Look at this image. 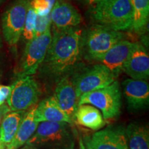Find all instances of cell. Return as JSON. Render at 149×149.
Segmentation results:
<instances>
[{
	"mask_svg": "<svg viewBox=\"0 0 149 149\" xmlns=\"http://www.w3.org/2000/svg\"><path fill=\"white\" fill-rule=\"evenodd\" d=\"M82 32L78 26L61 31L53 30L47 53L37 70L41 79L55 85L61 78L81 68Z\"/></svg>",
	"mask_w": 149,
	"mask_h": 149,
	"instance_id": "1",
	"label": "cell"
},
{
	"mask_svg": "<svg viewBox=\"0 0 149 149\" xmlns=\"http://www.w3.org/2000/svg\"><path fill=\"white\" fill-rule=\"evenodd\" d=\"M90 16L95 24L114 31L132 29L133 12L130 0H99L90 6Z\"/></svg>",
	"mask_w": 149,
	"mask_h": 149,
	"instance_id": "2",
	"label": "cell"
},
{
	"mask_svg": "<svg viewBox=\"0 0 149 149\" xmlns=\"http://www.w3.org/2000/svg\"><path fill=\"white\" fill-rule=\"evenodd\" d=\"M71 124L42 122L26 145L43 149H75V136Z\"/></svg>",
	"mask_w": 149,
	"mask_h": 149,
	"instance_id": "3",
	"label": "cell"
},
{
	"mask_svg": "<svg viewBox=\"0 0 149 149\" xmlns=\"http://www.w3.org/2000/svg\"><path fill=\"white\" fill-rule=\"evenodd\" d=\"M125 35L103 26L95 24L88 28L81 35L83 57L93 61L107 52L120 41L124 40Z\"/></svg>",
	"mask_w": 149,
	"mask_h": 149,
	"instance_id": "4",
	"label": "cell"
},
{
	"mask_svg": "<svg viewBox=\"0 0 149 149\" xmlns=\"http://www.w3.org/2000/svg\"><path fill=\"white\" fill-rule=\"evenodd\" d=\"M81 104H90L97 108L105 120L117 118L122 105L120 84L116 80L104 88L85 93L79 99L78 106Z\"/></svg>",
	"mask_w": 149,
	"mask_h": 149,
	"instance_id": "5",
	"label": "cell"
},
{
	"mask_svg": "<svg viewBox=\"0 0 149 149\" xmlns=\"http://www.w3.org/2000/svg\"><path fill=\"white\" fill-rule=\"evenodd\" d=\"M77 97L104 88L116 81L117 77L104 65L97 64L88 68H80L72 74Z\"/></svg>",
	"mask_w": 149,
	"mask_h": 149,
	"instance_id": "6",
	"label": "cell"
},
{
	"mask_svg": "<svg viewBox=\"0 0 149 149\" xmlns=\"http://www.w3.org/2000/svg\"><path fill=\"white\" fill-rule=\"evenodd\" d=\"M41 93L40 86L32 76L18 77L11 86L10 93L6 100L10 111H27L37 104Z\"/></svg>",
	"mask_w": 149,
	"mask_h": 149,
	"instance_id": "7",
	"label": "cell"
},
{
	"mask_svg": "<svg viewBox=\"0 0 149 149\" xmlns=\"http://www.w3.org/2000/svg\"><path fill=\"white\" fill-rule=\"evenodd\" d=\"M52 39L51 29L26 42L20 59L18 77L32 76L38 70L47 53Z\"/></svg>",
	"mask_w": 149,
	"mask_h": 149,
	"instance_id": "8",
	"label": "cell"
},
{
	"mask_svg": "<svg viewBox=\"0 0 149 149\" xmlns=\"http://www.w3.org/2000/svg\"><path fill=\"white\" fill-rule=\"evenodd\" d=\"M29 0H15L3 13L1 28L4 40L10 46L17 44L23 32Z\"/></svg>",
	"mask_w": 149,
	"mask_h": 149,
	"instance_id": "9",
	"label": "cell"
},
{
	"mask_svg": "<svg viewBox=\"0 0 149 149\" xmlns=\"http://www.w3.org/2000/svg\"><path fill=\"white\" fill-rule=\"evenodd\" d=\"M83 141L92 149H128L125 128L121 126H109Z\"/></svg>",
	"mask_w": 149,
	"mask_h": 149,
	"instance_id": "10",
	"label": "cell"
},
{
	"mask_svg": "<svg viewBox=\"0 0 149 149\" xmlns=\"http://www.w3.org/2000/svg\"><path fill=\"white\" fill-rule=\"evenodd\" d=\"M133 45L134 43L128 40H121L93 61L105 66L118 77L121 72H123V68Z\"/></svg>",
	"mask_w": 149,
	"mask_h": 149,
	"instance_id": "11",
	"label": "cell"
},
{
	"mask_svg": "<svg viewBox=\"0 0 149 149\" xmlns=\"http://www.w3.org/2000/svg\"><path fill=\"white\" fill-rule=\"evenodd\" d=\"M50 15L53 30L61 31L77 27L82 22V17L72 4L64 0H57Z\"/></svg>",
	"mask_w": 149,
	"mask_h": 149,
	"instance_id": "12",
	"label": "cell"
},
{
	"mask_svg": "<svg viewBox=\"0 0 149 149\" xmlns=\"http://www.w3.org/2000/svg\"><path fill=\"white\" fill-rule=\"evenodd\" d=\"M122 86L128 109L137 111L148 108L149 86L146 80L130 78L123 81Z\"/></svg>",
	"mask_w": 149,
	"mask_h": 149,
	"instance_id": "13",
	"label": "cell"
},
{
	"mask_svg": "<svg viewBox=\"0 0 149 149\" xmlns=\"http://www.w3.org/2000/svg\"><path fill=\"white\" fill-rule=\"evenodd\" d=\"M123 72L134 79L146 80L149 77V56L140 43H134Z\"/></svg>",
	"mask_w": 149,
	"mask_h": 149,
	"instance_id": "14",
	"label": "cell"
},
{
	"mask_svg": "<svg viewBox=\"0 0 149 149\" xmlns=\"http://www.w3.org/2000/svg\"><path fill=\"white\" fill-rule=\"evenodd\" d=\"M55 97L66 114L74 122V115L78 107L77 97L72 74L61 78L55 84Z\"/></svg>",
	"mask_w": 149,
	"mask_h": 149,
	"instance_id": "15",
	"label": "cell"
},
{
	"mask_svg": "<svg viewBox=\"0 0 149 149\" xmlns=\"http://www.w3.org/2000/svg\"><path fill=\"white\" fill-rule=\"evenodd\" d=\"M37 104L25 112L14 138L6 149H19L34 134L40 124L36 115Z\"/></svg>",
	"mask_w": 149,
	"mask_h": 149,
	"instance_id": "16",
	"label": "cell"
},
{
	"mask_svg": "<svg viewBox=\"0 0 149 149\" xmlns=\"http://www.w3.org/2000/svg\"><path fill=\"white\" fill-rule=\"evenodd\" d=\"M36 115L39 122H66L73 124V121L66 114L57 103L55 96L44 99L37 104Z\"/></svg>",
	"mask_w": 149,
	"mask_h": 149,
	"instance_id": "17",
	"label": "cell"
},
{
	"mask_svg": "<svg viewBox=\"0 0 149 149\" xmlns=\"http://www.w3.org/2000/svg\"><path fill=\"white\" fill-rule=\"evenodd\" d=\"M73 120L79 125L93 130H99L106 125V120L100 110L90 104L78 106Z\"/></svg>",
	"mask_w": 149,
	"mask_h": 149,
	"instance_id": "18",
	"label": "cell"
},
{
	"mask_svg": "<svg viewBox=\"0 0 149 149\" xmlns=\"http://www.w3.org/2000/svg\"><path fill=\"white\" fill-rule=\"evenodd\" d=\"M125 132L128 149H149L148 126L139 123H130Z\"/></svg>",
	"mask_w": 149,
	"mask_h": 149,
	"instance_id": "19",
	"label": "cell"
},
{
	"mask_svg": "<svg viewBox=\"0 0 149 149\" xmlns=\"http://www.w3.org/2000/svg\"><path fill=\"white\" fill-rule=\"evenodd\" d=\"M25 112L8 113L0 124V140L6 147L12 141L17 131Z\"/></svg>",
	"mask_w": 149,
	"mask_h": 149,
	"instance_id": "20",
	"label": "cell"
},
{
	"mask_svg": "<svg viewBox=\"0 0 149 149\" xmlns=\"http://www.w3.org/2000/svg\"><path fill=\"white\" fill-rule=\"evenodd\" d=\"M133 12L132 29L137 34H142L148 25L149 0H130Z\"/></svg>",
	"mask_w": 149,
	"mask_h": 149,
	"instance_id": "21",
	"label": "cell"
},
{
	"mask_svg": "<svg viewBox=\"0 0 149 149\" xmlns=\"http://www.w3.org/2000/svg\"><path fill=\"white\" fill-rule=\"evenodd\" d=\"M36 18L37 14L35 13L34 10L29 6L27 10L26 16L23 32H22V35L23 39L25 41H26V42L32 40L33 37H35Z\"/></svg>",
	"mask_w": 149,
	"mask_h": 149,
	"instance_id": "22",
	"label": "cell"
},
{
	"mask_svg": "<svg viewBox=\"0 0 149 149\" xmlns=\"http://www.w3.org/2000/svg\"><path fill=\"white\" fill-rule=\"evenodd\" d=\"M51 19L50 13L46 15H37L35 22V37L45 33L48 30L51 29Z\"/></svg>",
	"mask_w": 149,
	"mask_h": 149,
	"instance_id": "23",
	"label": "cell"
},
{
	"mask_svg": "<svg viewBox=\"0 0 149 149\" xmlns=\"http://www.w3.org/2000/svg\"><path fill=\"white\" fill-rule=\"evenodd\" d=\"M11 91V86L0 85V107L5 103Z\"/></svg>",
	"mask_w": 149,
	"mask_h": 149,
	"instance_id": "24",
	"label": "cell"
},
{
	"mask_svg": "<svg viewBox=\"0 0 149 149\" xmlns=\"http://www.w3.org/2000/svg\"><path fill=\"white\" fill-rule=\"evenodd\" d=\"M9 112H10V109H9L7 104H3L0 107V124H1V121H2L5 115Z\"/></svg>",
	"mask_w": 149,
	"mask_h": 149,
	"instance_id": "25",
	"label": "cell"
},
{
	"mask_svg": "<svg viewBox=\"0 0 149 149\" xmlns=\"http://www.w3.org/2000/svg\"><path fill=\"white\" fill-rule=\"evenodd\" d=\"M76 1L81 4L86 6H91L97 1H98L99 0H76Z\"/></svg>",
	"mask_w": 149,
	"mask_h": 149,
	"instance_id": "26",
	"label": "cell"
},
{
	"mask_svg": "<svg viewBox=\"0 0 149 149\" xmlns=\"http://www.w3.org/2000/svg\"><path fill=\"white\" fill-rule=\"evenodd\" d=\"M78 141H79V149H85L84 144L82 138L81 137H79L78 138Z\"/></svg>",
	"mask_w": 149,
	"mask_h": 149,
	"instance_id": "27",
	"label": "cell"
},
{
	"mask_svg": "<svg viewBox=\"0 0 149 149\" xmlns=\"http://www.w3.org/2000/svg\"><path fill=\"white\" fill-rule=\"evenodd\" d=\"M20 149H38V148H35V147L29 146V145H26L25 144V146H24V147H22V148H20Z\"/></svg>",
	"mask_w": 149,
	"mask_h": 149,
	"instance_id": "28",
	"label": "cell"
},
{
	"mask_svg": "<svg viewBox=\"0 0 149 149\" xmlns=\"http://www.w3.org/2000/svg\"><path fill=\"white\" fill-rule=\"evenodd\" d=\"M0 149H6V146L0 140Z\"/></svg>",
	"mask_w": 149,
	"mask_h": 149,
	"instance_id": "29",
	"label": "cell"
},
{
	"mask_svg": "<svg viewBox=\"0 0 149 149\" xmlns=\"http://www.w3.org/2000/svg\"><path fill=\"white\" fill-rule=\"evenodd\" d=\"M82 140H83V139H82ZM83 142H84V146H85V149H92V148H91V147H90V146H88V144H86V142H84V141H83Z\"/></svg>",
	"mask_w": 149,
	"mask_h": 149,
	"instance_id": "30",
	"label": "cell"
},
{
	"mask_svg": "<svg viewBox=\"0 0 149 149\" xmlns=\"http://www.w3.org/2000/svg\"><path fill=\"white\" fill-rule=\"evenodd\" d=\"M1 44H2V41H1V35H0V48L1 47Z\"/></svg>",
	"mask_w": 149,
	"mask_h": 149,
	"instance_id": "31",
	"label": "cell"
},
{
	"mask_svg": "<svg viewBox=\"0 0 149 149\" xmlns=\"http://www.w3.org/2000/svg\"><path fill=\"white\" fill-rule=\"evenodd\" d=\"M3 1H4V0H0V4H1V3H2Z\"/></svg>",
	"mask_w": 149,
	"mask_h": 149,
	"instance_id": "32",
	"label": "cell"
},
{
	"mask_svg": "<svg viewBox=\"0 0 149 149\" xmlns=\"http://www.w3.org/2000/svg\"><path fill=\"white\" fill-rule=\"evenodd\" d=\"M0 77H1V72H0Z\"/></svg>",
	"mask_w": 149,
	"mask_h": 149,
	"instance_id": "33",
	"label": "cell"
}]
</instances>
